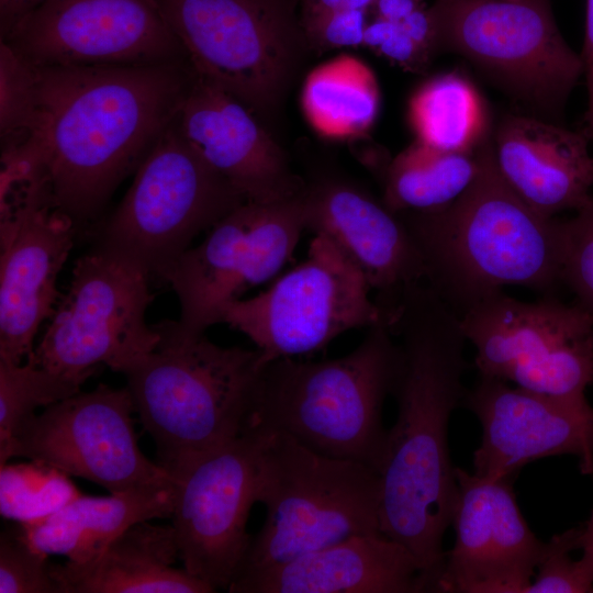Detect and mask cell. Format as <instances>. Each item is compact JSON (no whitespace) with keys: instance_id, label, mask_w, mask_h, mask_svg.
<instances>
[{"instance_id":"1","label":"cell","mask_w":593,"mask_h":593,"mask_svg":"<svg viewBox=\"0 0 593 593\" xmlns=\"http://www.w3.org/2000/svg\"><path fill=\"white\" fill-rule=\"evenodd\" d=\"M388 324L399 348L398 416L378 469L380 530L414 556L424 591L435 592L458 497L448 424L467 393L468 340L460 315L426 282L404 292Z\"/></svg>"},{"instance_id":"2","label":"cell","mask_w":593,"mask_h":593,"mask_svg":"<svg viewBox=\"0 0 593 593\" xmlns=\"http://www.w3.org/2000/svg\"><path fill=\"white\" fill-rule=\"evenodd\" d=\"M36 135L56 206L77 231L94 224L119 184L178 116L195 78L188 59L35 67Z\"/></svg>"},{"instance_id":"3","label":"cell","mask_w":593,"mask_h":593,"mask_svg":"<svg viewBox=\"0 0 593 593\" xmlns=\"http://www.w3.org/2000/svg\"><path fill=\"white\" fill-rule=\"evenodd\" d=\"M478 172L449 205L404 212L424 281L459 315L505 286L549 291L561 282L566 220L541 215L504 181L492 137L477 149Z\"/></svg>"},{"instance_id":"4","label":"cell","mask_w":593,"mask_h":593,"mask_svg":"<svg viewBox=\"0 0 593 593\" xmlns=\"http://www.w3.org/2000/svg\"><path fill=\"white\" fill-rule=\"evenodd\" d=\"M157 348L123 374L135 411L167 470L250 429L265 363L259 350L153 324Z\"/></svg>"},{"instance_id":"5","label":"cell","mask_w":593,"mask_h":593,"mask_svg":"<svg viewBox=\"0 0 593 593\" xmlns=\"http://www.w3.org/2000/svg\"><path fill=\"white\" fill-rule=\"evenodd\" d=\"M398 361L387 321L368 328L343 357L270 361L261 372L250 429L283 433L318 454L378 472L388 433L382 409Z\"/></svg>"},{"instance_id":"6","label":"cell","mask_w":593,"mask_h":593,"mask_svg":"<svg viewBox=\"0 0 593 593\" xmlns=\"http://www.w3.org/2000/svg\"><path fill=\"white\" fill-rule=\"evenodd\" d=\"M256 432V500L266 517L237 575L353 536L382 534L374 469L318 454L283 433Z\"/></svg>"},{"instance_id":"7","label":"cell","mask_w":593,"mask_h":593,"mask_svg":"<svg viewBox=\"0 0 593 593\" xmlns=\"http://www.w3.org/2000/svg\"><path fill=\"white\" fill-rule=\"evenodd\" d=\"M195 74L261 121L281 107L309 49L300 0H156Z\"/></svg>"},{"instance_id":"8","label":"cell","mask_w":593,"mask_h":593,"mask_svg":"<svg viewBox=\"0 0 593 593\" xmlns=\"http://www.w3.org/2000/svg\"><path fill=\"white\" fill-rule=\"evenodd\" d=\"M246 198L184 138L177 118L136 170L124 198L97 228L94 249L165 282L192 240Z\"/></svg>"},{"instance_id":"9","label":"cell","mask_w":593,"mask_h":593,"mask_svg":"<svg viewBox=\"0 0 593 593\" xmlns=\"http://www.w3.org/2000/svg\"><path fill=\"white\" fill-rule=\"evenodd\" d=\"M434 52L459 54L540 113L559 114L583 75L548 0H436Z\"/></svg>"},{"instance_id":"10","label":"cell","mask_w":593,"mask_h":593,"mask_svg":"<svg viewBox=\"0 0 593 593\" xmlns=\"http://www.w3.org/2000/svg\"><path fill=\"white\" fill-rule=\"evenodd\" d=\"M372 293L357 266L329 238L314 234L302 262L266 291L231 302L221 323L246 335L266 365L316 353L348 331L388 322Z\"/></svg>"},{"instance_id":"11","label":"cell","mask_w":593,"mask_h":593,"mask_svg":"<svg viewBox=\"0 0 593 593\" xmlns=\"http://www.w3.org/2000/svg\"><path fill=\"white\" fill-rule=\"evenodd\" d=\"M138 266L94 249L80 257L41 342L26 359L83 383L99 365L124 373L154 351L159 334L146 323L154 300Z\"/></svg>"},{"instance_id":"12","label":"cell","mask_w":593,"mask_h":593,"mask_svg":"<svg viewBox=\"0 0 593 593\" xmlns=\"http://www.w3.org/2000/svg\"><path fill=\"white\" fill-rule=\"evenodd\" d=\"M460 318L480 376L574 399L593 385V318L577 303L524 302L499 291Z\"/></svg>"},{"instance_id":"13","label":"cell","mask_w":593,"mask_h":593,"mask_svg":"<svg viewBox=\"0 0 593 593\" xmlns=\"http://www.w3.org/2000/svg\"><path fill=\"white\" fill-rule=\"evenodd\" d=\"M305 230L302 192L271 203L245 201L226 214L166 275L180 306L179 318L169 321L174 331L198 336L221 323L231 302L279 272Z\"/></svg>"},{"instance_id":"14","label":"cell","mask_w":593,"mask_h":593,"mask_svg":"<svg viewBox=\"0 0 593 593\" xmlns=\"http://www.w3.org/2000/svg\"><path fill=\"white\" fill-rule=\"evenodd\" d=\"M128 389L99 384L52 404L26 419L0 449V466L25 457L110 493L167 483L172 474L141 451Z\"/></svg>"},{"instance_id":"15","label":"cell","mask_w":593,"mask_h":593,"mask_svg":"<svg viewBox=\"0 0 593 593\" xmlns=\"http://www.w3.org/2000/svg\"><path fill=\"white\" fill-rule=\"evenodd\" d=\"M258 441L259 434L249 429L168 470L175 481L170 518L179 559L215 591L228 590L250 547L247 521L257 503Z\"/></svg>"},{"instance_id":"16","label":"cell","mask_w":593,"mask_h":593,"mask_svg":"<svg viewBox=\"0 0 593 593\" xmlns=\"http://www.w3.org/2000/svg\"><path fill=\"white\" fill-rule=\"evenodd\" d=\"M1 41L35 67L187 59L156 0H43Z\"/></svg>"},{"instance_id":"17","label":"cell","mask_w":593,"mask_h":593,"mask_svg":"<svg viewBox=\"0 0 593 593\" xmlns=\"http://www.w3.org/2000/svg\"><path fill=\"white\" fill-rule=\"evenodd\" d=\"M462 404L482 428L475 474L515 479L525 465L560 455L575 456L580 471L593 473V406L585 398L548 395L480 376Z\"/></svg>"},{"instance_id":"18","label":"cell","mask_w":593,"mask_h":593,"mask_svg":"<svg viewBox=\"0 0 593 593\" xmlns=\"http://www.w3.org/2000/svg\"><path fill=\"white\" fill-rule=\"evenodd\" d=\"M458 497L438 593H524L545 542L529 528L514 479H489L456 467Z\"/></svg>"},{"instance_id":"19","label":"cell","mask_w":593,"mask_h":593,"mask_svg":"<svg viewBox=\"0 0 593 593\" xmlns=\"http://www.w3.org/2000/svg\"><path fill=\"white\" fill-rule=\"evenodd\" d=\"M306 230L329 238L363 273L389 313L425 279L418 249L402 217L338 175H320L302 191Z\"/></svg>"},{"instance_id":"20","label":"cell","mask_w":593,"mask_h":593,"mask_svg":"<svg viewBox=\"0 0 593 593\" xmlns=\"http://www.w3.org/2000/svg\"><path fill=\"white\" fill-rule=\"evenodd\" d=\"M177 120L188 143L247 201L271 203L303 191L305 180L261 119L213 82L195 74Z\"/></svg>"},{"instance_id":"21","label":"cell","mask_w":593,"mask_h":593,"mask_svg":"<svg viewBox=\"0 0 593 593\" xmlns=\"http://www.w3.org/2000/svg\"><path fill=\"white\" fill-rule=\"evenodd\" d=\"M56 206L31 213L0 243V360L22 363L60 294L56 282L77 234Z\"/></svg>"},{"instance_id":"22","label":"cell","mask_w":593,"mask_h":593,"mask_svg":"<svg viewBox=\"0 0 593 593\" xmlns=\"http://www.w3.org/2000/svg\"><path fill=\"white\" fill-rule=\"evenodd\" d=\"M231 593H419L414 556L382 534L353 536L284 562L239 573Z\"/></svg>"},{"instance_id":"23","label":"cell","mask_w":593,"mask_h":593,"mask_svg":"<svg viewBox=\"0 0 593 593\" xmlns=\"http://www.w3.org/2000/svg\"><path fill=\"white\" fill-rule=\"evenodd\" d=\"M589 138L533 116L508 115L492 137L504 181L545 216L578 211L592 198L593 156Z\"/></svg>"},{"instance_id":"24","label":"cell","mask_w":593,"mask_h":593,"mask_svg":"<svg viewBox=\"0 0 593 593\" xmlns=\"http://www.w3.org/2000/svg\"><path fill=\"white\" fill-rule=\"evenodd\" d=\"M179 547L172 525L139 522L96 559L52 564L58 593H210L215 590L174 567Z\"/></svg>"},{"instance_id":"25","label":"cell","mask_w":593,"mask_h":593,"mask_svg":"<svg viewBox=\"0 0 593 593\" xmlns=\"http://www.w3.org/2000/svg\"><path fill=\"white\" fill-rule=\"evenodd\" d=\"M175 481L110 493L78 495L54 514L31 524H20V535L34 548L83 563L99 557L132 525L170 517Z\"/></svg>"},{"instance_id":"26","label":"cell","mask_w":593,"mask_h":593,"mask_svg":"<svg viewBox=\"0 0 593 593\" xmlns=\"http://www.w3.org/2000/svg\"><path fill=\"white\" fill-rule=\"evenodd\" d=\"M301 108L306 122L322 137L347 141L363 136L380 110L377 77L360 58L340 54L307 74Z\"/></svg>"},{"instance_id":"27","label":"cell","mask_w":593,"mask_h":593,"mask_svg":"<svg viewBox=\"0 0 593 593\" xmlns=\"http://www.w3.org/2000/svg\"><path fill=\"white\" fill-rule=\"evenodd\" d=\"M407 119L417 142L444 152L474 153L490 136L482 96L456 72L423 82L409 100Z\"/></svg>"},{"instance_id":"28","label":"cell","mask_w":593,"mask_h":593,"mask_svg":"<svg viewBox=\"0 0 593 593\" xmlns=\"http://www.w3.org/2000/svg\"><path fill=\"white\" fill-rule=\"evenodd\" d=\"M474 153H450L415 141L383 167V203L394 213L429 212L452 203L478 172Z\"/></svg>"},{"instance_id":"29","label":"cell","mask_w":593,"mask_h":593,"mask_svg":"<svg viewBox=\"0 0 593 593\" xmlns=\"http://www.w3.org/2000/svg\"><path fill=\"white\" fill-rule=\"evenodd\" d=\"M80 495L60 470L40 461L0 467V513L19 524H31L54 514Z\"/></svg>"},{"instance_id":"30","label":"cell","mask_w":593,"mask_h":593,"mask_svg":"<svg viewBox=\"0 0 593 593\" xmlns=\"http://www.w3.org/2000/svg\"><path fill=\"white\" fill-rule=\"evenodd\" d=\"M81 384L29 360L25 363L0 360V449L37 409L79 393Z\"/></svg>"},{"instance_id":"31","label":"cell","mask_w":593,"mask_h":593,"mask_svg":"<svg viewBox=\"0 0 593 593\" xmlns=\"http://www.w3.org/2000/svg\"><path fill=\"white\" fill-rule=\"evenodd\" d=\"M34 66L0 41V135L5 141L30 132L36 119Z\"/></svg>"},{"instance_id":"32","label":"cell","mask_w":593,"mask_h":593,"mask_svg":"<svg viewBox=\"0 0 593 593\" xmlns=\"http://www.w3.org/2000/svg\"><path fill=\"white\" fill-rule=\"evenodd\" d=\"M580 526L553 535L545 542L536 573L524 593H593V566L581 555L572 558L580 549Z\"/></svg>"},{"instance_id":"33","label":"cell","mask_w":593,"mask_h":593,"mask_svg":"<svg viewBox=\"0 0 593 593\" xmlns=\"http://www.w3.org/2000/svg\"><path fill=\"white\" fill-rule=\"evenodd\" d=\"M47 555L18 532L0 537V593H58Z\"/></svg>"},{"instance_id":"34","label":"cell","mask_w":593,"mask_h":593,"mask_svg":"<svg viewBox=\"0 0 593 593\" xmlns=\"http://www.w3.org/2000/svg\"><path fill=\"white\" fill-rule=\"evenodd\" d=\"M561 282L573 292L574 303L593 318V195L566 220Z\"/></svg>"},{"instance_id":"35","label":"cell","mask_w":593,"mask_h":593,"mask_svg":"<svg viewBox=\"0 0 593 593\" xmlns=\"http://www.w3.org/2000/svg\"><path fill=\"white\" fill-rule=\"evenodd\" d=\"M366 10H347L300 18L307 48L318 53L363 45Z\"/></svg>"},{"instance_id":"36","label":"cell","mask_w":593,"mask_h":593,"mask_svg":"<svg viewBox=\"0 0 593 593\" xmlns=\"http://www.w3.org/2000/svg\"><path fill=\"white\" fill-rule=\"evenodd\" d=\"M409 70L424 68L430 56L402 29L399 22L376 18L367 23L363 45Z\"/></svg>"},{"instance_id":"37","label":"cell","mask_w":593,"mask_h":593,"mask_svg":"<svg viewBox=\"0 0 593 593\" xmlns=\"http://www.w3.org/2000/svg\"><path fill=\"white\" fill-rule=\"evenodd\" d=\"M580 58L588 93L583 133L593 139V0H586L584 43Z\"/></svg>"},{"instance_id":"38","label":"cell","mask_w":593,"mask_h":593,"mask_svg":"<svg viewBox=\"0 0 593 593\" xmlns=\"http://www.w3.org/2000/svg\"><path fill=\"white\" fill-rule=\"evenodd\" d=\"M374 1L376 0H300V18L347 10L367 11L373 7Z\"/></svg>"},{"instance_id":"39","label":"cell","mask_w":593,"mask_h":593,"mask_svg":"<svg viewBox=\"0 0 593 593\" xmlns=\"http://www.w3.org/2000/svg\"><path fill=\"white\" fill-rule=\"evenodd\" d=\"M43 0H0V33L1 37Z\"/></svg>"},{"instance_id":"40","label":"cell","mask_w":593,"mask_h":593,"mask_svg":"<svg viewBox=\"0 0 593 593\" xmlns=\"http://www.w3.org/2000/svg\"><path fill=\"white\" fill-rule=\"evenodd\" d=\"M377 18L401 22L415 10L423 8L422 0H376L373 7Z\"/></svg>"},{"instance_id":"41","label":"cell","mask_w":593,"mask_h":593,"mask_svg":"<svg viewBox=\"0 0 593 593\" xmlns=\"http://www.w3.org/2000/svg\"><path fill=\"white\" fill-rule=\"evenodd\" d=\"M579 545L582 555L593 566V510L589 519L580 526Z\"/></svg>"}]
</instances>
